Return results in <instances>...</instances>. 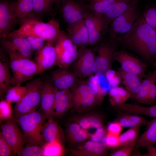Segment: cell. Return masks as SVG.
Masks as SVG:
<instances>
[{
	"label": "cell",
	"mask_w": 156,
	"mask_h": 156,
	"mask_svg": "<svg viewBox=\"0 0 156 156\" xmlns=\"http://www.w3.org/2000/svg\"><path fill=\"white\" fill-rule=\"evenodd\" d=\"M0 60V94H5L8 90L12 87V76L8 64L5 60Z\"/></svg>",
	"instance_id": "obj_29"
},
{
	"label": "cell",
	"mask_w": 156,
	"mask_h": 156,
	"mask_svg": "<svg viewBox=\"0 0 156 156\" xmlns=\"http://www.w3.org/2000/svg\"><path fill=\"white\" fill-rule=\"evenodd\" d=\"M118 122L123 127H135L131 122L127 115H125L120 117Z\"/></svg>",
	"instance_id": "obj_49"
},
{
	"label": "cell",
	"mask_w": 156,
	"mask_h": 156,
	"mask_svg": "<svg viewBox=\"0 0 156 156\" xmlns=\"http://www.w3.org/2000/svg\"><path fill=\"white\" fill-rule=\"evenodd\" d=\"M87 118L91 127L97 129L102 127L101 121L99 118L93 116H90Z\"/></svg>",
	"instance_id": "obj_48"
},
{
	"label": "cell",
	"mask_w": 156,
	"mask_h": 156,
	"mask_svg": "<svg viewBox=\"0 0 156 156\" xmlns=\"http://www.w3.org/2000/svg\"><path fill=\"white\" fill-rule=\"evenodd\" d=\"M122 127L117 121L110 123L108 126V133L119 136L122 129Z\"/></svg>",
	"instance_id": "obj_44"
},
{
	"label": "cell",
	"mask_w": 156,
	"mask_h": 156,
	"mask_svg": "<svg viewBox=\"0 0 156 156\" xmlns=\"http://www.w3.org/2000/svg\"><path fill=\"white\" fill-rule=\"evenodd\" d=\"M142 15L138 4L127 9L109 24V38L114 40L118 36L128 32L135 22Z\"/></svg>",
	"instance_id": "obj_8"
},
{
	"label": "cell",
	"mask_w": 156,
	"mask_h": 156,
	"mask_svg": "<svg viewBox=\"0 0 156 156\" xmlns=\"http://www.w3.org/2000/svg\"><path fill=\"white\" fill-rule=\"evenodd\" d=\"M78 124L82 129L86 131L91 127L87 117L81 119L79 121Z\"/></svg>",
	"instance_id": "obj_52"
},
{
	"label": "cell",
	"mask_w": 156,
	"mask_h": 156,
	"mask_svg": "<svg viewBox=\"0 0 156 156\" xmlns=\"http://www.w3.org/2000/svg\"><path fill=\"white\" fill-rule=\"evenodd\" d=\"M140 0H115L103 15L107 24L132 6L138 4Z\"/></svg>",
	"instance_id": "obj_21"
},
{
	"label": "cell",
	"mask_w": 156,
	"mask_h": 156,
	"mask_svg": "<svg viewBox=\"0 0 156 156\" xmlns=\"http://www.w3.org/2000/svg\"><path fill=\"white\" fill-rule=\"evenodd\" d=\"M54 43L57 54L55 65L60 68H68L77 57V47L61 30Z\"/></svg>",
	"instance_id": "obj_7"
},
{
	"label": "cell",
	"mask_w": 156,
	"mask_h": 156,
	"mask_svg": "<svg viewBox=\"0 0 156 156\" xmlns=\"http://www.w3.org/2000/svg\"><path fill=\"white\" fill-rule=\"evenodd\" d=\"M27 90L26 86L18 85L10 88L5 93V99L10 103L18 102L25 94Z\"/></svg>",
	"instance_id": "obj_33"
},
{
	"label": "cell",
	"mask_w": 156,
	"mask_h": 156,
	"mask_svg": "<svg viewBox=\"0 0 156 156\" xmlns=\"http://www.w3.org/2000/svg\"><path fill=\"white\" fill-rule=\"evenodd\" d=\"M140 126L131 127L119 136L121 145L136 141L138 135Z\"/></svg>",
	"instance_id": "obj_35"
},
{
	"label": "cell",
	"mask_w": 156,
	"mask_h": 156,
	"mask_svg": "<svg viewBox=\"0 0 156 156\" xmlns=\"http://www.w3.org/2000/svg\"><path fill=\"white\" fill-rule=\"evenodd\" d=\"M156 82V70L146 75L142 81L139 91L135 99L138 102L147 104L150 90L152 85Z\"/></svg>",
	"instance_id": "obj_28"
},
{
	"label": "cell",
	"mask_w": 156,
	"mask_h": 156,
	"mask_svg": "<svg viewBox=\"0 0 156 156\" xmlns=\"http://www.w3.org/2000/svg\"><path fill=\"white\" fill-rule=\"evenodd\" d=\"M148 152L144 155L145 156H156V146H153L148 148Z\"/></svg>",
	"instance_id": "obj_53"
},
{
	"label": "cell",
	"mask_w": 156,
	"mask_h": 156,
	"mask_svg": "<svg viewBox=\"0 0 156 156\" xmlns=\"http://www.w3.org/2000/svg\"><path fill=\"white\" fill-rule=\"evenodd\" d=\"M44 156L42 147L39 145L27 144L24 146L19 156Z\"/></svg>",
	"instance_id": "obj_37"
},
{
	"label": "cell",
	"mask_w": 156,
	"mask_h": 156,
	"mask_svg": "<svg viewBox=\"0 0 156 156\" xmlns=\"http://www.w3.org/2000/svg\"><path fill=\"white\" fill-rule=\"evenodd\" d=\"M44 81L37 78L25 85L26 92L21 99L16 103L13 110V116L14 119L36 110L40 107Z\"/></svg>",
	"instance_id": "obj_4"
},
{
	"label": "cell",
	"mask_w": 156,
	"mask_h": 156,
	"mask_svg": "<svg viewBox=\"0 0 156 156\" xmlns=\"http://www.w3.org/2000/svg\"><path fill=\"white\" fill-rule=\"evenodd\" d=\"M11 103L5 99L0 102V118L1 121L5 120L12 118L13 110Z\"/></svg>",
	"instance_id": "obj_39"
},
{
	"label": "cell",
	"mask_w": 156,
	"mask_h": 156,
	"mask_svg": "<svg viewBox=\"0 0 156 156\" xmlns=\"http://www.w3.org/2000/svg\"><path fill=\"white\" fill-rule=\"evenodd\" d=\"M58 90L50 81H44L39 110L47 119L52 118L55 94Z\"/></svg>",
	"instance_id": "obj_20"
},
{
	"label": "cell",
	"mask_w": 156,
	"mask_h": 156,
	"mask_svg": "<svg viewBox=\"0 0 156 156\" xmlns=\"http://www.w3.org/2000/svg\"><path fill=\"white\" fill-rule=\"evenodd\" d=\"M88 5L91 12L103 14L113 4L115 0H89Z\"/></svg>",
	"instance_id": "obj_34"
},
{
	"label": "cell",
	"mask_w": 156,
	"mask_h": 156,
	"mask_svg": "<svg viewBox=\"0 0 156 156\" xmlns=\"http://www.w3.org/2000/svg\"><path fill=\"white\" fill-rule=\"evenodd\" d=\"M156 143V118L149 122L145 131L136 141L137 148L148 149Z\"/></svg>",
	"instance_id": "obj_25"
},
{
	"label": "cell",
	"mask_w": 156,
	"mask_h": 156,
	"mask_svg": "<svg viewBox=\"0 0 156 156\" xmlns=\"http://www.w3.org/2000/svg\"><path fill=\"white\" fill-rule=\"evenodd\" d=\"M81 128L77 123H72L67 128V132L70 137Z\"/></svg>",
	"instance_id": "obj_51"
},
{
	"label": "cell",
	"mask_w": 156,
	"mask_h": 156,
	"mask_svg": "<svg viewBox=\"0 0 156 156\" xmlns=\"http://www.w3.org/2000/svg\"><path fill=\"white\" fill-rule=\"evenodd\" d=\"M42 147L44 156H60L62 153L63 148L60 141L46 144Z\"/></svg>",
	"instance_id": "obj_36"
},
{
	"label": "cell",
	"mask_w": 156,
	"mask_h": 156,
	"mask_svg": "<svg viewBox=\"0 0 156 156\" xmlns=\"http://www.w3.org/2000/svg\"><path fill=\"white\" fill-rule=\"evenodd\" d=\"M72 105V96L69 89L58 90L55 94L53 116L64 114Z\"/></svg>",
	"instance_id": "obj_22"
},
{
	"label": "cell",
	"mask_w": 156,
	"mask_h": 156,
	"mask_svg": "<svg viewBox=\"0 0 156 156\" xmlns=\"http://www.w3.org/2000/svg\"><path fill=\"white\" fill-rule=\"evenodd\" d=\"M128 116L132 124L135 126L142 125H147L149 122L138 115L131 114L127 115Z\"/></svg>",
	"instance_id": "obj_45"
},
{
	"label": "cell",
	"mask_w": 156,
	"mask_h": 156,
	"mask_svg": "<svg viewBox=\"0 0 156 156\" xmlns=\"http://www.w3.org/2000/svg\"><path fill=\"white\" fill-rule=\"evenodd\" d=\"M136 141L131 142L120 146L121 147L113 153L112 156H129L133 151L136 143Z\"/></svg>",
	"instance_id": "obj_40"
},
{
	"label": "cell",
	"mask_w": 156,
	"mask_h": 156,
	"mask_svg": "<svg viewBox=\"0 0 156 156\" xmlns=\"http://www.w3.org/2000/svg\"><path fill=\"white\" fill-rule=\"evenodd\" d=\"M114 40L145 60L156 56V31L146 23L142 15L128 32Z\"/></svg>",
	"instance_id": "obj_1"
},
{
	"label": "cell",
	"mask_w": 156,
	"mask_h": 156,
	"mask_svg": "<svg viewBox=\"0 0 156 156\" xmlns=\"http://www.w3.org/2000/svg\"><path fill=\"white\" fill-rule=\"evenodd\" d=\"M19 24L16 18L13 2L8 0H1L0 2V38H5L16 25Z\"/></svg>",
	"instance_id": "obj_14"
},
{
	"label": "cell",
	"mask_w": 156,
	"mask_h": 156,
	"mask_svg": "<svg viewBox=\"0 0 156 156\" xmlns=\"http://www.w3.org/2000/svg\"><path fill=\"white\" fill-rule=\"evenodd\" d=\"M2 47L8 53H18L31 59L33 50L30 45L24 38L6 37L1 39Z\"/></svg>",
	"instance_id": "obj_17"
},
{
	"label": "cell",
	"mask_w": 156,
	"mask_h": 156,
	"mask_svg": "<svg viewBox=\"0 0 156 156\" xmlns=\"http://www.w3.org/2000/svg\"><path fill=\"white\" fill-rule=\"evenodd\" d=\"M155 62H154V65L155 67V70H156V56L155 57Z\"/></svg>",
	"instance_id": "obj_56"
},
{
	"label": "cell",
	"mask_w": 156,
	"mask_h": 156,
	"mask_svg": "<svg viewBox=\"0 0 156 156\" xmlns=\"http://www.w3.org/2000/svg\"><path fill=\"white\" fill-rule=\"evenodd\" d=\"M79 78L71 70L59 68L52 74L50 81L59 90L71 88L77 83Z\"/></svg>",
	"instance_id": "obj_18"
},
{
	"label": "cell",
	"mask_w": 156,
	"mask_h": 156,
	"mask_svg": "<svg viewBox=\"0 0 156 156\" xmlns=\"http://www.w3.org/2000/svg\"><path fill=\"white\" fill-rule=\"evenodd\" d=\"M112 104L114 105L122 104L131 97L129 92L123 88L114 87L111 88L109 91Z\"/></svg>",
	"instance_id": "obj_32"
},
{
	"label": "cell",
	"mask_w": 156,
	"mask_h": 156,
	"mask_svg": "<svg viewBox=\"0 0 156 156\" xmlns=\"http://www.w3.org/2000/svg\"><path fill=\"white\" fill-rule=\"evenodd\" d=\"M71 89L73 105L78 109H85L92 106L97 99L93 93L87 81L80 79Z\"/></svg>",
	"instance_id": "obj_13"
},
{
	"label": "cell",
	"mask_w": 156,
	"mask_h": 156,
	"mask_svg": "<svg viewBox=\"0 0 156 156\" xmlns=\"http://www.w3.org/2000/svg\"><path fill=\"white\" fill-rule=\"evenodd\" d=\"M61 13L68 25L84 19L90 12L88 5L77 0H61Z\"/></svg>",
	"instance_id": "obj_12"
},
{
	"label": "cell",
	"mask_w": 156,
	"mask_h": 156,
	"mask_svg": "<svg viewBox=\"0 0 156 156\" xmlns=\"http://www.w3.org/2000/svg\"><path fill=\"white\" fill-rule=\"evenodd\" d=\"M116 109L119 111L131 114L156 118V105L144 106L136 103H124L117 105Z\"/></svg>",
	"instance_id": "obj_23"
},
{
	"label": "cell",
	"mask_w": 156,
	"mask_h": 156,
	"mask_svg": "<svg viewBox=\"0 0 156 156\" xmlns=\"http://www.w3.org/2000/svg\"><path fill=\"white\" fill-rule=\"evenodd\" d=\"M53 44L47 42L41 50L37 52L34 61L38 67L37 74H42L56 65L57 54Z\"/></svg>",
	"instance_id": "obj_16"
},
{
	"label": "cell",
	"mask_w": 156,
	"mask_h": 156,
	"mask_svg": "<svg viewBox=\"0 0 156 156\" xmlns=\"http://www.w3.org/2000/svg\"><path fill=\"white\" fill-rule=\"evenodd\" d=\"M114 40L109 38L96 44L97 52L93 67V74L99 77L105 76L110 70L112 62L117 52Z\"/></svg>",
	"instance_id": "obj_6"
},
{
	"label": "cell",
	"mask_w": 156,
	"mask_h": 156,
	"mask_svg": "<svg viewBox=\"0 0 156 156\" xmlns=\"http://www.w3.org/2000/svg\"><path fill=\"white\" fill-rule=\"evenodd\" d=\"M24 38L26 39L34 51H39L45 45L44 42L45 40L41 38L29 36Z\"/></svg>",
	"instance_id": "obj_41"
},
{
	"label": "cell",
	"mask_w": 156,
	"mask_h": 156,
	"mask_svg": "<svg viewBox=\"0 0 156 156\" xmlns=\"http://www.w3.org/2000/svg\"><path fill=\"white\" fill-rule=\"evenodd\" d=\"M94 133L99 134H105L106 131L104 128L102 127L96 129V131Z\"/></svg>",
	"instance_id": "obj_54"
},
{
	"label": "cell",
	"mask_w": 156,
	"mask_h": 156,
	"mask_svg": "<svg viewBox=\"0 0 156 156\" xmlns=\"http://www.w3.org/2000/svg\"><path fill=\"white\" fill-rule=\"evenodd\" d=\"M15 16L21 24L26 20L34 18L33 0H16L13 2Z\"/></svg>",
	"instance_id": "obj_27"
},
{
	"label": "cell",
	"mask_w": 156,
	"mask_h": 156,
	"mask_svg": "<svg viewBox=\"0 0 156 156\" xmlns=\"http://www.w3.org/2000/svg\"><path fill=\"white\" fill-rule=\"evenodd\" d=\"M10 65L12 73V87L21 85L36 74L38 66L31 59L14 53H9Z\"/></svg>",
	"instance_id": "obj_5"
},
{
	"label": "cell",
	"mask_w": 156,
	"mask_h": 156,
	"mask_svg": "<svg viewBox=\"0 0 156 156\" xmlns=\"http://www.w3.org/2000/svg\"><path fill=\"white\" fill-rule=\"evenodd\" d=\"M17 124L12 118L5 120L1 124L0 133L11 147L14 155L19 156L26 141Z\"/></svg>",
	"instance_id": "obj_10"
},
{
	"label": "cell",
	"mask_w": 156,
	"mask_h": 156,
	"mask_svg": "<svg viewBox=\"0 0 156 156\" xmlns=\"http://www.w3.org/2000/svg\"><path fill=\"white\" fill-rule=\"evenodd\" d=\"M107 146L105 142L91 140L86 142L79 151L81 154L99 155L103 154L105 152Z\"/></svg>",
	"instance_id": "obj_31"
},
{
	"label": "cell",
	"mask_w": 156,
	"mask_h": 156,
	"mask_svg": "<svg viewBox=\"0 0 156 156\" xmlns=\"http://www.w3.org/2000/svg\"><path fill=\"white\" fill-rule=\"evenodd\" d=\"M53 0L55 3H56L58 5V6H59V7H60L61 2V0Z\"/></svg>",
	"instance_id": "obj_55"
},
{
	"label": "cell",
	"mask_w": 156,
	"mask_h": 156,
	"mask_svg": "<svg viewBox=\"0 0 156 156\" xmlns=\"http://www.w3.org/2000/svg\"><path fill=\"white\" fill-rule=\"evenodd\" d=\"M155 144V146H156V143Z\"/></svg>",
	"instance_id": "obj_57"
},
{
	"label": "cell",
	"mask_w": 156,
	"mask_h": 156,
	"mask_svg": "<svg viewBox=\"0 0 156 156\" xmlns=\"http://www.w3.org/2000/svg\"><path fill=\"white\" fill-rule=\"evenodd\" d=\"M156 99V82L152 86L150 90L147 99V104H153Z\"/></svg>",
	"instance_id": "obj_47"
},
{
	"label": "cell",
	"mask_w": 156,
	"mask_h": 156,
	"mask_svg": "<svg viewBox=\"0 0 156 156\" xmlns=\"http://www.w3.org/2000/svg\"><path fill=\"white\" fill-rule=\"evenodd\" d=\"M59 22L55 18L44 23L34 18L28 19L17 29L10 32L6 37L24 38L31 36L40 37L47 42L54 43L60 30Z\"/></svg>",
	"instance_id": "obj_2"
},
{
	"label": "cell",
	"mask_w": 156,
	"mask_h": 156,
	"mask_svg": "<svg viewBox=\"0 0 156 156\" xmlns=\"http://www.w3.org/2000/svg\"><path fill=\"white\" fill-rule=\"evenodd\" d=\"M89 34V45H96L105 39L109 25L102 14L90 12L84 19Z\"/></svg>",
	"instance_id": "obj_9"
},
{
	"label": "cell",
	"mask_w": 156,
	"mask_h": 156,
	"mask_svg": "<svg viewBox=\"0 0 156 156\" xmlns=\"http://www.w3.org/2000/svg\"><path fill=\"white\" fill-rule=\"evenodd\" d=\"M71 136L73 141L77 142H81L87 139V133L86 130L81 128Z\"/></svg>",
	"instance_id": "obj_46"
},
{
	"label": "cell",
	"mask_w": 156,
	"mask_h": 156,
	"mask_svg": "<svg viewBox=\"0 0 156 156\" xmlns=\"http://www.w3.org/2000/svg\"><path fill=\"white\" fill-rule=\"evenodd\" d=\"M68 35L74 44L80 48L89 45V33L84 19L68 25Z\"/></svg>",
	"instance_id": "obj_19"
},
{
	"label": "cell",
	"mask_w": 156,
	"mask_h": 156,
	"mask_svg": "<svg viewBox=\"0 0 156 156\" xmlns=\"http://www.w3.org/2000/svg\"><path fill=\"white\" fill-rule=\"evenodd\" d=\"M54 3L53 0H33V17L40 19L51 11Z\"/></svg>",
	"instance_id": "obj_30"
},
{
	"label": "cell",
	"mask_w": 156,
	"mask_h": 156,
	"mask_svg": "<svg viewBox=\"0 0 156 156\" xmlns=\"http://www.w3.org/2000/svg\"><path fill=\"white\" fill-rule=\"evenodd\" d=\"M41 133L43 145L56 141L60 142V128L58 124L52 118L48 119L47 122H44L42 126Z\"/></svg>",
	"instance_id": "obj_24"
},
{
	"label": "cell",
	"mask_w": 156,
	"mask_h": 156,
	"mask_svg": "<svg viewBox=\"0 0 156 156\" xmlns=\"http://www.w3.org/2000/svg\"><path fill=\"white\" fill-rule=\"evenodd\" d=\"M46 119L41 111L37 110L14 119L21 129L26 143L43 146L41 131Z\"/></svg>",
	"instance_id": "obj_3"
},
{
	"label": "cell",
	"mask_w": 156,
	"mask_h": 156,
	"mask_svg": "<svg viewBox=\"0 0 156 156\" xmlns=\"http://www.w3.org/2000/svg\"><path fill=\"white\" fill-rule=\"evenodd\" d=\"M142 15L146 23L156 31V5L148 7Z\"/></svg>",
	"instance_id": "obj_38"
},
{
	"label": "cell",
	"mask_w": 156,
	"mask_h": 156,
	"mask_svg": "<svg viewBox=\"0 0 156 156\" xmlns=\"http://www.w3.org/2000/svg\"><path fill=\"white\" fill-rule=\"evenodd\" d=\"M14 155L13 152L11 147L0 133V156H11Z\"/></svg>",
	"instance_id": "obj_42"
},
{
	"label": "cell",
	"mask_w": 156,
	"mask_h": 156,
	"mask_svg": "<svg viewBox=\"0 0 156 156\" xmlns=\"http://www.w3.org/2000/svg\"><path fill=\"white\" fill-rule=\"evenodd\" d=\"M105 143L107 146L110 147H117L121 146L119 136L108 133Z\"/></svg>",
	"instance_id": "obj_43"
},
{
	"label": "cell",
	"mask_w": 156,
	"mask_h": 156,
	"mask_svg": "<svg viewBox=\"0 0 156 156\" xmlns=\"http://www.w3.org/2000/svg\"><path fill=\"white\" fill-rule=\"evenodd\" d=\"M114 60L120 64V68L124 71L137 75L140 79L145 77L146 64L127 52L120 51L116 52Z\"/></svg>",
	"instance_id": "obj_15"
},
{
	"label": "cell",
	"mask_w": 156,
	"mask_h": 156,
	"mask_svg": "<svg viewBox=\"0 0 156 156\" xmlns=\"http://www.w3.org/2000/svg\"><path fill=\"white\" fill-rule=\"evenodd\" d=\"M118 70L131 97L135 99L141 86L142 81L140 78L137 75L124 71L121 68Z\"/></svg>",
	"instance_id": "obj_26"
},
{
	"label": "cell",
	"mask_w": 156,
	"mask_h": 156,
	"mask_svg": "<svg viewBox=\"0 0 156 156\" xmlns=\"http://www.w3.org/2000/svg\"><path fill=\"white\" fill-rule=\"evenodd\" d=\"M96 56L90 49L87 47L79 48L77 57L72 64L71 70L79 78L90 77L94 74L93 67Z\"/></svg>",
	"instance_id": "obj_11"
},
{
	"label": "cell",
	"mask_w": 156,
	"mask_h": 156,
	"mask_svg": "<svg viewBox=\"0 0 156 156\" xmlns=\"http://www.w3.org/2000/svg\"><path fill=\"white\" fill-rule=\"evenodd\" d=\"M91 141L101 142H105L106 140L107 134H99L94 133L90 135Z\"/></svg>",
	"instance_id": "obj_50"
}]
</instances>
